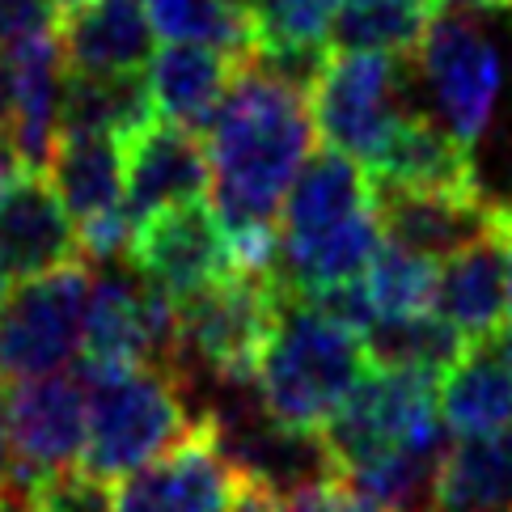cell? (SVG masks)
<instances>
[{"label":"cell","instance_id":"1","mask_svg":"<svg viewBox=\"0 0 512 512\" xmlns=\"http://www.w3.org/2000/svg\"><path fill=\"white\" fill-rule=\"evenodd\" d=\"M314 136V111L301 89L242 60L208 127L212 208L242 271H276L280 212L292 178L309 161Z\"/></svg>","mask_w":512,"mask_h":512},{"label":"cell","instance_id":"2","mask_svg":"<svg viewBox=\"0 0 512 512\" xmlns=\"http://www.w3.org/2000/svg\"><path fill=\"white\" fill-rule=\"evenodd\" d=\"M89 390V441L81 470L102 483L161 462L199 428L208 411L191 407V386L161 364H77Z\"/></svg>","mask_w":512,"mask_h":512},{"label":"cell","instance_id":"3","mask_svg":"<svg viewBox=\"0 0 512 512\" xmlns=\"http://www.w3.org/2000/svg\"><path fill=\"white\" fill-rule=\"evenodd\" d=\"M369 369L373 360L360 331L326 318L322 309L297 297H284L280 322L254 373L259 411L280 428L322 432Z\"/></svg>","mask_w":512,"mask_h":512},{"label":"cell","instance_id":"4","mask_svg":"<svg viewBox=\"0 0 512 512\" xmlns=\"http://www.w3.org/2000/svg\"><path fill=\"white\" fill-rule=\"evenodd\" d=\"M288 292L276 271H242L204 284L178 305V352L174 373L191 386V377H212L216 386L254 390L263 347L280 322Z\"/></svg>","mask_w":512,"mask_h":512},{"label":"cell","instance_id":"5","mask_svg":"<svg viewBox=\"0 0 512 512\" xmlns=\"http://www.w3.org/2000/svg\"><path fill=\"white\" fill-rule=\"evenodd\" d=\"M441 377L415 369H381L373 364L343 407L326 419L318 441L331 457L339 479L369 466L373 457L402 445H436L445 436V419L436 407Z\"/></svg>","mask_w":512,"mask_h":512},{"label":"cell","instance_id":"6","mask_svg":"<svg viewBox=\"0 0 512 512\" xmlns=\"http://www.w3.org/2000/svg\"><path fill=\"white\" fill-rule=\"evenodd\" d=\"M407 68L402 56L386 51H339L326 60L318 85L309 89V111L326 149L356 157L364 170L373 166L394 136V127L407 119Z\"/></svg>","mask_w":512,"mask_h":512},{"label":"cell","instance_id":"7","mask_svg":"<svg viewBox=\"0 0 512 512\" xmlns=\"http://www.w3.org/2000/svg\"><path fill=\"white\" fill-rule=\"evenodd\" d=\"M94 276L85 263L34 280H17L0 309V381H34L64 373L85 347V309Z\"/></svg>","mask_w":512,"mask_h":512},{"label":"cell","instance_id":"8","mask_svg":"<svg viewBox=\"0 0 512 512\" xmlns=\"http://www.w3.org/2000/svg\"><path fill=\"white\" fill-rule=\"evenodd\" d=\"M85 441H89V390L81 373H47L22 381L9 394L13 462L0 487L34 504L51 474L81 466Z\"/></svg>","mask_w":512,"mask_h":512},{"label":"cell","instance_id":"9","mask_svg":"<svg viewBox=\"0 0 512 512\" xmlns=\"http://www.w3.org/2000/svg\"><path fill=\"white\" fill-rule=\"evenodd\" d=\"M178 352V305L132 267H102L89 288L85 309V364L119 369V364H161L174 369Z\"/></svg>","mask_w":512,"mask_h":512},{"label":"cell","instance_id":"10","mask_svg":"<svg viewBox=\"0 0 512 512\" xmlns=\"http://www.w3.org/2000/svg\"><path fill=\"white\" fill-rule=\"evenodd\" d=\"M415 60L419 81L445 127L466 144H479L504 89V60L496 43L474 30L466 17H436Z\"/></svg>","mask_w":512,"mask_h":512},{"label":"cell","instance_id":"11","mask_svg":"<svg viewBox=\"0 0 512 512\" xmlns=\"http://www.w3.org/2000/svg\"><path fill=\"white\" fill-rule=\"evenodd\" d=\"M127 267H132L140 280L161 288L166 297L182 301L204 284L229 276L237 263H233L229 237H225V225H221V216H216V208H208L204 199H195V204H178L170 212L153 216V221H144L136 229Z\"/></svg>","mask_w":512,"mask_h":512},{"label":"cell","instance_id":"12","mask_svg":"<svg viewBox=\"0 0 512 512\" xmlns=\"http://www.w3.org/2000/svg\"><path fill=\"white\" fill-rule=\"evenodd\" d=\"M127 195L123 208L140 229L144 221L178 204H195L212 191V153L208 140L182 123L153 119L123 140Z\"/></svg>","mask_w":512,"mask_h":512},{"label":"cell","instance_id":"13","mask_svg":"<svg viewBox=\"0 0 512 512\" xmlns=\"http://www.w3.org/2000/svg\"><path fill=\"white\" fill-rule=\"evenodd\" d=\"M237 470L216 445L212 411L161 462L127 474L115 491L119 512H229Z\"/></svg>","mask_w":512,"mask_h":512},{"label":"cell","instance_id":"14","mask_svg":"<svg viewBox=\"0 0 512 512\" xmlns=\"http://www.w3.org/2000/svg\"><path fill=\"white\" fill-rule=\"evenodd\" d=\"M0 254L17 280L81 263L77 221L51 187L47 170H22L0 195Z\"/></svg>","mask_w":512,"mask_h":512},{"label":"cell","instance_id":"15","mask_svg":"<svg viewBox=\"0 0 512 512\" xmlns=\"http://www.w3.org/2000/svg\"><path fill=\"white\" fill-rule=\"evenodd\" d=\"M500 204L504 199H491L483 191L441 195V191L377 187V216H381V229H386V242L428 254V259H449V254L496 233Z\"/></svg>","mask_w":512,"mask_h":512},{"label":"cell","instance_id":"16","mask_svg":"<svg viewBox=\"0 0 512 512\" xmlns=\"http://www.w3.org/2000/svg\"><path fill=\"white\" fill-rule=\"evenodd\" d=\"M377 187H398V191H441V195H470L483 191L479 174H474V144L453 136L449 127L424 115L407 111L386 140L381 157L369 166Z\"/></svg>","mask_w":512,"mask_h":512},{"label":"cell","instance_id":"17","mask_svg":"<svg viewBox=\"0 0 512 512\" xmlns=\"http://www.w3.org/2000/svg\"><path fill=\"white\" fill-rule=\"evenodd\" d=\"M153 17L144 0H85L60 30L68 72L132 77L153 60Z\"/></svg>","mask_w":512,"mask_h":512},{"label":"cell","instance_id":"18","mask_svg":"<svg viewBox=\"0 0 512 512\" xmlns=\"http://www.w3.org/2000/svg\"><path fill=\"white\" fill-rule=\"evenodd\" d=\"M373 208H377L373 174L356 157H347L339 149L309 153V161L292 178L284 199L280 242H309V237L335 233Z\"/></svg>","mask_w":512,"mask_h":512},{"label":"cell","instance_id":"19","mask_svg":"<svg viewBox=\"0 0 512 512\" xmlns=\"http://www.w3.org/2000/svg\"><path fill=\"white\" fill-rule=\"evenodd\" d=\"M237 68H242V60H233L216 47L166 43L161 51H153L144 77H149V94L161 119L182 123L191 132H208Z\"/></svg>","mask_w":512,"mask_h":512},{"label":"cell","instance_id":"20","mask_svg":"<svg viewBox=\"0 0 512 512\" xmlns=\"http://www.w3.org/2000/svg\"><path fill=\"white\" fill-rule=\"evenodd\" d=\"M436 314L453 322L470 343L496 339L508 326V284H504V237L487 233L483 242L449 254L436 280Z\"/></svg>","mask_w":512,"mask_h":512},{"label":"cell","instance_id":"21","mask_svg":"<svg viewBox=\"0 0 512 512\" xmlns=\"http://www.w3.org/2000/svg\"><path fill=\"white\" fill-rule=\"evenodd\" d=\"M424 512H512V428L453 441L432 474Z\"/></svg>","mask_w":512,"mask_h":512},{"label":"cell","instance_id":"22","mask_svg":"<svg viewBox=\"0 0 512 512\" xmlns=\"http://www.w3.org/2000/svg\"><path fill=\"white\" fill-rule=\"evenodd\" d=\"M47 178L72 221H94V216L119 212L127 195V161L123 136L106 132H60L56 153L47 161Z\"/></svg>","mask_w":512,"mask_h":512},{"label":"cell","instance_id":"23","mask_svg":"<svg viewBox=\"0 0 512 512\" xmlns=\"http://www.w3.org/2000/svg\"><path fill=\"white\" fill-rule=\"evenodd\" d=\"M436 407L453 436H491L512 428V369L496 343H470V352L441 377Z\"/></svg>","mask_w":512,"mask_h":512},{"label":"cell","instance_id":"24","mask_svg":"<svg viewBox=\"0 0 512 512\" xmlns=\"http://www.w3.org/2000/svg\"><path fill=\"white\" fill-rule=\"evenodd\" d=\"M64 47H34L26 56H13L17 77V111L9 144L26 170H47L60 140V102H64Z\"/></svg>","mask_w":512,"mask_h":512},{"label":"cell","instance_id":"25","mask_svg":"<svg viewBox=\"0 0 512 512\" xmlns=\"http://www.w3.org/2000/svg\"><path fill=\"white\" fill-rule=\"evenodd\" d=\"M157 119L149 94V77H85V72H64V102H60V132H106L132 136L144 123Z\"/></svg>","mask_w":512,"mask_h":512},{"label":"cell","instance_id":"26","mask_svg":"<svg viewBox=\"0 0 512 512\" xmlns=\"http://www.w3.org/2000/svg\"><path fill=\"white\" fill-rule=\"evenodd\" d=\"M364 347H369V360L381 364V369H415L445 377L470 352V339L436 309H428V314H411V318H377L369 335H364Z\"/></svg>","mask_w":512,"mask_h":512},{"label":"cell","instance_id":"27","mask_svg":"<svg viewBox=\"0 0 512 512\" xmlns=\"http://www.w3.org/2000/svg\"><path fill=\"white\" fill-rule=\"evenodd\" d=\"M432 22H436V13L428 0H339L331 47L415 56Z\"/></svg>","mask_w":512,"mask_h":512},{"label":"cell","instance_id":"28","mask_svg":"<svg viewBox=\"0 0 512 512\" xmlns=\"http://www.w3.org/2000/svg\"><path fill=\"white\" fill-rule=\"evenodd\" d=\"M153 30L166 43L216 47L233 60L254 56V22L250 13L233 9L229 0H144Z\"/></svg>","mask_w":512,"mask_h":512},{"label":"cell","instance_id":"29","mask_svg":"<svg viewBox=\"0 0 512 512\" xmlns=\"http://www.w3.org/2000/svg\"><path fill=\"white\" fill-rule=\"evenodd\" d=\"M436 280H441L436 259L415 254L407 246H394V242H381L369 271H364V288H369L377 318L428 314L436 305Z\"/></svg>","mask_w":512,"mask_h":512},{"label":"cell","instance_id":"30","mask_svg":"<svg viewBox=\"0 0 512 512\" xmlns=\"http://www.w3.org/2000/svg\"><path fill=\"white\" fill-rule=\"evenodd\" d=\"M339 0H259L250 9L254 56H288V51H331Z\"/></svg>","mask_w":512,"mask_h":512},{"label":"cell","instance_id":"31","mask_svg":"<svg viewBox=\"0 0 512 512\" xmlns=\"http://www.w3.org/2000/svg\"><path fill=\"white\" fill-rule=\"evenodd\" d=\"M64 17L56 0H0V56H26L34 47L60 43Z\"/></svg>","mask_w":512,"mask_h":512},{"label":"cell","instance_id":"32","mask_svg":"<svg viewBox=\"0 0 512 512\" xmlns=\"http://www.w3.org/2000/svg\"><path fill=\"white\" fill-rule=\"evenodd\" d=\"M34 508L39 512H119L115 491L81 466L51 474L39 491V500H34Z\"/></svg>","mask_w":512,"mask_h":512},{"label":"cell","instance_id":"33","mask_svg":"<svg viewBox=\"0 0 512 512\" xmlns=\"http://www.w3.org/2000/svg\"><path fill=\"white\" fill-rule=\"evenodd\" d=\"M322 512H390L381 500H373V496H364L360 487H352L347 479H335L326 483V496H322Z\"/></svg>","mask_w":512,"mask_h":512},{"label":"cell","instance_id":"34","mask_svg":"<svg viewBox=\"0 0 512 512\" xmlns=\"http://www.w3.org/2000/svg\"><path fill=\"white\" fill-rule=\"evenodd\" d=\"M436 17H496V13H508L512 0H428Z\"/></svg>","mask_w":512,"mask_h":512},{"label":"cell","instance_id":"35","mask_svg":"<svg viewBox=\"0 0 512 512\" xmlns=\"http://www.w3.org/2000/svg\"><path fill=\"white\" fill-rule=\"evenodd\" d=\"M13 111H17V77H13V60L0 56V140H9L13 132Z\"/></svg>","mask_w":512,"mask_h":512},{"label":"cell","instance_id":"36","mask_svg":"<svg viewBox=\"0 0 512 512\" xmlns=\"http://www.w3.org/2000/svg\"><path fill=\"white\" fill-rule=\"evenodd\" d=\"M22 170H26V166H22V161H17L13 144H9V140H0V195L9 191V182H13L17 174H22Z\"/></svg>","mask_w":512,"mask_h":512},{"label":"cell","instance_id":"37","mask_svg":"<svg viewBox=\"0 0 512 512\" xmlns=\"http://www.w3.org/2000/svg\"><path fill=\"white\" fill-rule=\"evenodd\" d=\"M13 462V445H9V394H0V479Z\"/></svg>","mask_w":512,"mask_h":512},{"label":"cell","instance_id":"38","mask_svg":"<svg viewBox=\"0 0 512 512\" xmlns=\"http://www.w3.org/2000/svg\"><path fill=\"white\" fill-rule=\"evenodd\" d=\"M0 512H34V504H30V500H22V496H13V491H5V487H0Z\"/></svg>","mask_w":512,"mask_h":512},{"label":"cell","instance_id":"39","mask_svg":"<svg viewBox=\"0 0 512 512\" xmlns=\"http://www.w3.org/2000/svg\"><path fill=\"white\" fill-rule=\"evenodd\" d=\"M491 343H496V352H500V356L508 360V369H512V322H508L504 331H500L496 339H491Z\"/></svg>","mask_w":512,"mask_h":512},{"label":"cell","instance_id":"40","mask_svg":"<svg viewBox=\"0 0 512 512\" xmlns=\"http://www.w3.org/2000/svg\"><path fill=\"white\" fill-rule=\"evenodd\" d=\"M9 292H13V271H9V263H5V254H0V309H5Z\"/></svg>","mask_w":512,"mask_h":512},{"label":"cell","instance_id":"41","mask_svg":"<svg viewBox=\"0 0 512 512\" xmlns=\"http://www.w3.org/2000/svg\"><path fill=\"white\" fill-rule=\"evenodd\" d=\"M81 5H85V0H56L60 13H72V9H81Z\"/></svg>","mask_w":512,"mask_h":512},{"label":"cell","instance_id":"42","mask_svg":"<svg viewBox=\"0 0 512 512\" xmlns=\"http://www.w3.org/2000/svg\"><path fill=\"white\" fill-rule=\"evenodd\" d=\"M229 5H233V9H242V13H250L254 5H259V0H229Z\"/></svg>","mask_w":512,"mask_h":512},{"label":"cell","instance_id":"43","mask_svg":"<svg viewBox=\"0 0 512 512\" xmlns=\"http://www.w3.org/2000/svg\"><path fill=\"white\" fill-rule=\"evenodd\" d=\"M34 512H39V508H34Z\"/></svg>","mask_w":512,"mask_h":512}]
</instances>
